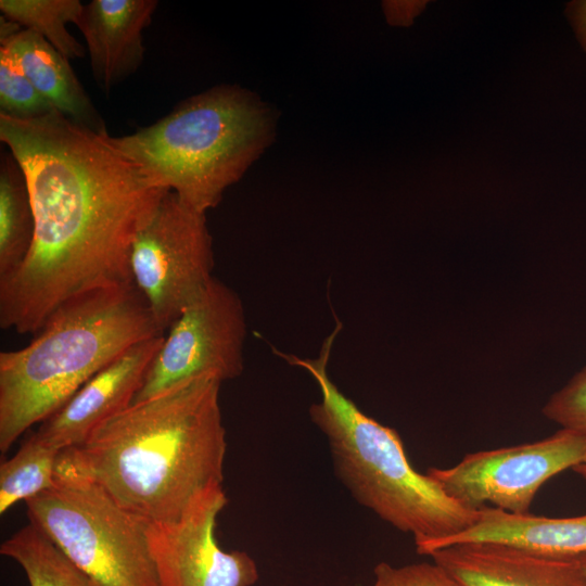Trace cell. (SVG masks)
Returning a JSON list of instances; mask_svg holds the SVG:
<instances>
[{"instance_id": "6da1fadb", "label": "cell", "mask_w": 586, "mask_h": 586, "mask_svg": "<svg viewBox=\"0 0 586 586\" xmlns=\"http://www.w3.org/2000/svg\"><path fill=\"white\" fill-rule=\"evenodd\" d=\"M58 111L0 115V139L23 168L35 237L23 264L0 280V327L37 333L68 300L132 283L135 237L166 190L151 187L109 139Z\"/></svg>"}, {"instance_id": "7a4b0ae2", "label": "cell", "mask_w": 586, "mask_h": 586, "mask_svg": "<svg viewBox=\"0 0 586 586\" xmlns=\"http://www.w3.org/2000/svg\"><path fill=\"white\" fill-rule=\"evenodd\" d=\"M220 385L204 377L130 405L62 450L56 475L94 483L148 523L178 522L222 486Z\"/></svg>"}, {"instance_id": "3957f363", "label": "cell", "mask_w": 586, "mask_h": 586, "mask_svg": "<svg viewBox=\"0 0 586 586\" xmlns=\"http://www.w3.org/2000/svg\"><path fill=\"white\" fill-rule=\"evenodd\" d=\"M25 347L0 353V451L132 345L163 335L133 283L81 293Z\"/></svg>"}, {"instance_id": "277c9868", "label": "cell", "mask_w": 586, "mask_h": 586, "mask_svg": "<svg viewBox=\"0 0 586 586\" xmlns=\"http://www.w3.org/2000/svg\"><path fill=\"white\" fill-rule=\"evenodd\" d=\"M341 326L326 337L317 358L273 353L316 381L320 400L309 407V416L327 437L345 487L383 521L412 535L418 553L429 556L441 542L470 527L479 509L462 505L428 473H419L398 433L367 416L331 380L328 364Z\"/></svg>"}, {"instance_id": "5b68a950", "label": "cell", "mask_w": 586, "mask_h": 586, "mask_svg": "<svg viewBox=\"0 0 586 586\" xmlns=\"http://www.w3.org/2000/svg\"><path fill=\"white\" fill-rule=\"evenodd\" d=\"M275 111L238 85H218L181 101L157 122L110 142L154 188L193 208L216 207L276 136Z\"/></svg>"}, {"instance_id": "8992f818", "label": "cell", "mask_w": 586, "mask_h": 586, "mask_svg": "<svg viewBox=\"0 0 586 586\" xmlns=\"http://www.w3.org/2000/svg\"><path fill=\"white\" fill-rule=\"evenodd\" d=\"M25 502L29 523L99 586H160L149 523L100 486L56 475L55 486Z\"/></svg>"}, {"instance_id": "52a82bcc", "label": "cell", "mask_w": 586, "mask_h": 586, "mask_svg": "<svg viewBox=\"0 0 586 586\" xmlns=\"http://www.w3.org/2000/svg\"><path fill=\"white\" fill-rule=\"evenodd\" d=\"M129 269L164 334L214 278L206 213L167 191L133 239Z\"/></svg>"}, {"instance_id": "ba28073f", "label": "cell", "mask_w": 586, "mask_h": 586, "mask_svg": "<svg viewBox=\"0 0 586 586\" xmlns=\"http://www.w3.org/2000/svg\"><path fill=\"white\" fill-rule=\"evenodd\" d=\"M245 336L240 296L214 277L168 328L132 404L204 377L221 383L238 378Z\"/></svg>"}, {"instance_id": "9c48e42d", "label": "cell", "mask_w": 586, "mask_h": 586, "mask_svg": "<svg viewBox=\"0 0 586 586\" xmlns=\"http://www.w3.org/2000/svg\"><path fill=\"white\" fill-rule=\"evenodd\" d=\"M586 457V436L562 429L532 443L466 455L449 468L428 474L454 499L471 509L485 505L511 514H528L539 488Z\"/></svg>"}, {"instance_id": "30bf717a", "label": "cell", "mask_w": 586, "mask_h": 586, "mask_svg": "<svg viewBox=\"0 0 586 586\" xmlns=\"http://www.w3.org/2000/svg\"><path fill=\"white\" fill-rule=\"evenodd\" d=\"M222 486L205 494L178 522L148 525V540L160 586H252L255 561L243 551L222 550L215 536L227 505Z\"/></svg>"}, {"instance_id": "8fae6325", "label": "cell", "mask_w": 586, "mask_h": 586, "mask_svg": "<svg viewBox=\"0 0 586 586\" xmlns=\"http://www.w3.org/2000/svg\"><path fill=\"white\" fill-rule=\"evenodd\" d=\"M164 340L141 341L90 378L34 433L59 449L82 444L102 423L128 408Z\"/></svg>"}, {"instance_id": "7c38bea8", "label": "cell", "mask_w": 586, "mask_h": 586, "mask_svg": "<svg viewBox=\"0 0 586 586\" xmlns=\"http://www.w3.org/2000/svg\"><path fill=\"white\" fill-rule=\"evenodd\" d=\"M463 586H586L576 557L493 542L459 543L429 555Z\"/></svg>"}, {"instance_id": "4fadbf2b", "label": "cell", "mask_w": 586, "mask_h": 586, "mask_svg": "<svg viewBox=\"0 0 586 586\" xmlns=\"http://www.w3.org/2000/svg\"><path fill=\"white\" fill-rule=\"evenodd\" d=\"M156 0H92L77 23L93 78L104 92L135 74L144 58L142 33L152 22Z\"/></svg>"}, {"instance_id": "5bb4252c", "label": "cell", "mask_w": 586, "mask_h": 586, "mask_svg": "<svg viewBox=\"0 0 586 586\" xmlns=\"http://www.w3.org/2000/svg\"><path fill=\"white\" fill-rule=\"evenodd\" d=\"M0 42L18 63L35 88L72 122L97 133L105 123L74 73L68 59L40 34L22 29L1 15Z\"/></svg>"}, {"instance_id": "9a60e30c", "label": "cell", "mask_w": 586, "mask_h": 586, "mask_svg": "<svg viewBox=\"0 0 586 586\" xmlns=\"http://www.w3.org/2000/svg\"><path fill=\"white\" fill-rule=\"evenodd\" d=\"M471 542L505 543L553 556L577 557L586 555V514L549 518L483 507L470 527L444 539L431 552Z\"/></svg>"}, {"instance_id": "2e32d148", "label": "cell", "mask_w": 586, "mask_h": 586, "mask_svg": "<svg viewBox=\"0 0 586 586\" xmlns=\"http://www.w3.org/2000/svg\"><path fill=\"white\" fill-rule=\"evenodd\" d=\"M35 214L27 179L9 151L0 162V280L26 259L35 237Z\"/></svg>"}, {"instance_id": "e0dca14e", "label": "cell", "mask_w": 586, "mask_h": 586, "mask_svg": "<svg viewBox=\"0 0 586 586\" xmlns=\"http://www.w3.org/2000/svg\"><path fill=\"white\" fill-rule=\"evenodd\" d=\"M0 552L24 570L29 586H99L30 523L5 539Z\"/></svg>"}, {"instance_id": "ac0fdd59", "label": "cell", "mask_w": 586, "mask_h": 586, "mask_svg": "<svg viewBox=\"0 0 586 586\" xmlns=\"http://www.w3.org/2000/svg\"><path fill=\"white\" fill-rule=\"evenodd\" d=\"M59 450L30 435L10 459L0 464V513L56 484Z\"/></svg>"}, {"instance_id": "d6986e66", "label": "cell", "mask_w": 586, "mask_h": 586, "mask_svg": "<svg viewBox=\"0 0 586 586\" xmlns=\"http://www.w3.org/2000/svg\"><path fill=\"white\" fill-rule=\"evenodd\" d=\"M84 4L79 0H1V15L40 34L66 59L86 55L82 44L67 30L76 24Z\"/></svg>"}, {"instance_id": "ffe728a7", "label": "cell", "mask_w": 586, "mask_h": 586, "mask_svg": "<svg viewBox=\"0 0 586 586\" xmlns=\"http://www.w3.org/2000/svg\"><path fill=\"white\" fill-rule=\"evenodd\" d=\"M56 111L35 88L12 54L0 47V115L31 119Z\"/></svg>"}, {"instance_id": "44dd1931", "label": "cell", "mask_w": 586, "mask_h": 586, "mask_svg": "<svg viewBox=\"0 0 586 586\" xmlns=\"http://www.w3.org/2000/svg\"><path fill=\"white\" fill-rule=\"evenodd\" d=\"M543 413L562 429L586 436V367L548 399Z\"/></svg>"}, {"instance_id": "7402d4cb", "label": "cell", "mask_w": 586, "mask_h": 586, "mask_svg": "<svg viewBox=\"0 0 586 586\" xmlns=\"http://www.w3.org/2000/svg\"><path fill=\"white\" fill-rule=\"evenodd\" d=\"M373 575L371 586H463L434 561L400 566L380 562L375 565Z\"/></svg>"}, {"instance_id": "603a6c76", "label": "cell", "mask_w": 586, "mask_h": 586, "mask_svg": "<svg viewBox=\"0 0 586 586\" xmlns=\"http://www.w3.org/2000/svg\"><path fill=\"white\" fill-rule=\"evenodd\" d=\"M564 15L568 18L576 40L586 53V0H572L565 4Z\"/></svg>"}, {"instance_id": "cb8c5ba5", "label": "cell", "mask_w": 586, "mask_h": 586, "mask_svg": "<svg viewBox=\"0 0 586 586\" xmlns=\"http://www.w3.org/2000/svg\"><path fill=\"white\" fill-rule=\"evenodd\" d=\"M384 11L388 23L406 25L418 14V2H384Z\"/></svg>"}, {"instance_id": "d4e9b609", "label": "cell", "mask_w": 586, "mask_h": 586, "mask_svg": "<svg viewBox=\"0 0 586 586\" xmlns=\"http://www.w3.org/2000/svg\"><path fill=\"white\" fill-rule=\"evenodd\" d=\"M573 470L579 474L583 479L586 480V457L584 458V460L578 463L575 468H573Z\"/></svg>"}, {"instance_id": "484cf974", "label": "cell", "mask_w": 586, "mask_h": 586, "mask_svg": "<svg viewBox=\"0 0 586 586\" xmlns=\"http://www.w3.org/2000/svg\"><path fill=\"white\" fill-rule=\"evenodd\" d=\"M576 558H577L583 571L586 574V555H581V556H577Z\"/></svg>"}]
</instances>
